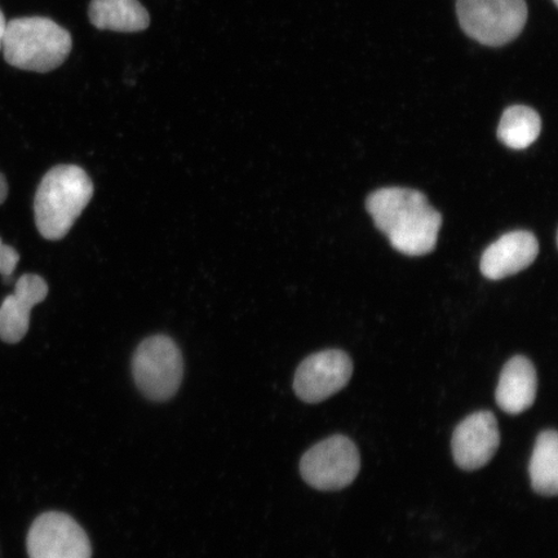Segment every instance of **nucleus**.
I'll return each instance as SVG.
<instances>
[{
    "instance_id": "1",
    "label": "nucleus",
    "mask_w": 558,
    "mask_h": 558,
    "mask_svg": "<svg viewBox=\"0 0 558 558\" xmlns=\"http://www.w3.org/2000/svg\"><path fill=\"white\" fill-rule=\"evenodd\" d=\"M376 228L399 253L423 256L435 250L442 216L421 192L408 187H383L366 201Z\"/></svg>"
},
{
    "instance_id": "2",
    "label": "nucleus",
    "mask_w": 558,
    "mask_h": 558,
    "mask_svg": "<svg viewBox=\"0 0 558 558\" xmlns=\"http://www.w3.org/2000/svg\"><path fill=\"white\" fill-rule=\"evenodd\" d=\"M93 195V181L81 167H53L41 179L35 194V225L39 233L50 241L64 239Z\"/></svg>"
},
{
    "instance_id": "3",
    "label": "nucleus",
    "mask_w": 558,
    "mask_h": 558,
    "mask_svg": "<svg viewBox=\"0 0 558 558\" xmlns=\"http://www.w3.org/2000/svg\"><path fill=\"white\" fill-rule=\"evenodd\" d=\"M73 39L64 27L46 17H21L7 23L2 50L11 66L47 73L64 64Z\"/></svg>"
},
{
    "instance_id": "4",
    "label": "nucleus",
    "mask_w": 558,
    "mask_h": 558,
    "mask_svg": "<svg viewBox=\"0 0 558 558\" xmlns=\"http://www.w3.org/2000/svg\"><path fill=\"white\" fill-rule=\"evenodd\" d=\"M457 12L464 33L490 47L518 38L527 20L525 0H458Z\"/></svg>"
},
{
    "instance_id": "5",
    "label": "nucleus",
    "mask_w": 558,
    "mask_h": 558,
    "mask_svg": "<svg viewBox=\"0 0 558 558\" xmlns=\"http://www.w3.org/2000/svg\"><path fill=\"white\" fill-rule=\"evenodd\" d=\"M132 373L137 388L149 400H170L183 380V355L171 338L156 335L137 347Z\"/></svg>"
},
{
    "instance_id": "6",
    "label": "nucleus",
    "mask_w": 558,
    "mask_h": 558,
    "mask_svg": "<svg viewBox=\"0 0 558 558\" xmlns=\"http://www.w3.org/2000/svg\"><path fill=\"white\" fill-rule=\"evenodd\" d=\"M360 469L357 446L340 435L314 445L300 462V473L305 483L323 492H338L351 485Z\"/></svg>"
},
{
    "instance_id": "7",
    "label": "nucleus",
    "mask_w": 558,
    "mask_h": 558,
    "mask_svg": "<svg viewBox=\"0 0 558 558\" xmlns=\"http://www.w3.org/2000/svg\"><path fill=\"white\" fill-rule=\"evenodd\" d=\"M29 558H90L93 548L78 522L61 512L40 514L27 534Z\"/></svg>"
},
{
    "instance_id": "8",
    "label": "nucleus",
    "mask_w": 558,
    "mask_h": 558,
    "mask_svg": "<svg viewBox=\"0 0 558 558\" xmlns=\"http://www.w3.org/2000/svg\"><path fill=\"white\" fill-rule=\"evenodd\" d=\"M352 375V360L345 352L329 349L314 353L296 369L295 393L306 403H319L345 388Z\"/></svg>"
},
{
    "instance_id": "9",
    "label": "nucleus",
    "mask_w": 558,
    "mask_h": 558,
    "mask_svg": "<svg viewBox=\"0 0 558 558\" xmlns=\"http://www.w3.org/2000/svg\"><path fill=\"white\" fill-rule=\"evenodd\" d=\"M500 432L497 417L490 411H477L466 416L453 430L451 450L459 469H483L497 453Z\"/></svg>"
},
{
    "instance_id": "10",
    "label": "nucleus",
    "mask_w": 558,
    "mask_h": 558,
    "mask_svg": "<svg viewBox=\"0 0 558 558\" xmlns=\"http://www.w3.org/2000/svg\"><path fill=\"white\" fill-rule=\"evenodd\" d=\"M538 254L539 243L535 235L526 230H515L501 235L484 251L481 271L492 281H499L530 267Z\"/></svg>"
},
{
    "instance_id": "11",
    "label": "nucleus",
    "mask_w": 558,
    "mask_h": 558,
    "mask_svg": "<svg viewBox=\"0 0 558 558\" xmlns=\"http://www.w3.org/2000/svg\"><path fill=\"white\" fill-rule=\"evenodd\" d=\"M48 295V284L37 275L21 277L15 292L0 306V339L16 344L29 331L32 310Z\"/></svg>"
},
{
    "instance_id": "12",
    "label": "nucleus",
    "mask_w": 558,
    "mask_h": 558,
    "mask_svg": "<svg viewBox=\"0 0 558 558\" xmlns=\"http://www.w3.org/2000/svg\"><path fill=\"white\" fill-rule=\"evenodd\" d=\"M536 389L538 378L532 361L515 355L501 369L495 400L505 413L519 415L533 407Z\"/></svg>"
},
{
    "instance_id": "13",
    "label": "nucleus",
    "mask_w": 558,
    "mask_h": 558,
    "mask_svg": "<svg viewBox=\"0 0 558 558\" xmlns=\"http://www.w3.org/2000/svg\"><path fill=\"white\" fill-rule=\"evenodd\" d=\"M88 15L100 31L136 33L150 24L149 13L138 0H93Z\"/></svg>"
},
{
    "instance_id": "14",
    "label": "nucleus",
    "mask_w": 558,
    "mask_h": 558,
    "mask_svg": "<svg viewBox=\"0 0 558 558\" xmlns=\"http://www.w3.org/2000/svg\"><path fill=\"white\" fill-rule=\"evenodd\" d=\"M530 480L535 493L555 497L558 492V435L554 429L543 430L536 438L529 464Z\"/></svg>"
},
{
    "instance_id": "15",
    "label": "nucleus",
    "mask_w": 558,
    "mask_h": 558,
    "mask_svg": "<svg viewBox=\"0 0 558 558\" xmlns=\"http://www.w3.org/2000/svg\"><path fill=\"white\" fill-rule=\"evenodd\" d=\"M541 131L539 114L532 108L514 105L501 117L498 137L508 148L522 150L536 142Z\"/></svg>"
},
{
    "instance_id": "16",
    "label": "nucleus",
    "mask_w": 558,
    "mask_h": 558,
    "mask_svg": "<svg viewBox=\"0 0 558 558\" xmlns=\"http://www.w3.org/2000/svg\"><path fill=\"white\" fill-rule=\"evenodd\" d=\"M20 262V255L17 251L9 244H4L0 239V276L4 279H10L15 271Z\"/></svg>"
},
{
    "instance_id": "17",
    "label": "nucleus",
    "mask_w": 558,
    "mask_h": 558,
    "mask_svg": "<svg viewBox=\"0 0 558 558\" xmlns=\"http://www.w3.org/2000/svg\"><path fill=\"white\" fill-rule=\"evenodd\" d=\"M7 195H9V184H7V180L3 174L0 173V205L4 204Z\"/></svg>"
},
{
    "instance_id": "18",
    "label": "nucleus",
    "mask_w": 558,
    "mask_h": 558,
    "mask_svg": "<svg viewBox=\"0 0 558 558\" xmlns=\"http://www.w3.org/2000/svg\"><path fill=\"white\" fill-rule=\"evenodd\" d=\"M5 26H7V21L3 15L2 10H0V50H2V41H3V37H4Z\"/></svg>"
},
{
    "instance_id": "19",
    "label": "nucleus",
    "mask_w": 558,
    "mask_h": 558,
    "mask_svg": "<svg viewBox=\"0 0 558 558\" xmlns=\"http://www.w3.org/2000/svg\"><path fill=\"white\" fill-rule=\"evenodd\" d=\"M555 4H557L558 0H554Z\"/></svg>"
}]
</instances>
